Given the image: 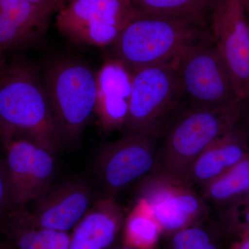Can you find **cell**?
<instances>
[{"mask_svg":"<svg viewBox=\"0 0 249 249\" xmlns=\"http://www.w3.org/2000/svg\"><path fill=\"white\" fill-rule=\"evenodd\" d=\"M111 249H137L134 248V247H130V246H128L127 245H124V243H123L122 242H116L115 245H114V247H112Z\"/></svg>","mask_w":249,"mask_h":249,"instance_id":"484cf974","label":"cell"},{"mask_svg":"<svg viewBox=\"0 0 249 249\" xmlns=\"http://www.w3.org/2000/svg\"><path fill=\"white\" fill-rule=\"evenodd\" d=\"M178 68L184 107H223L242 99L211 36L181 54Z\"/></svg>","mask_w":249,"mask_h":249,"instance_id":"8992f818","label":"cell"},{"mask_svg":"<svg viewBox=\"0 0 249 249\" xmlns=\"http://www.w3.org/2000/svg\"><path fill=\"white\" fill-rule=\"evenodd\" d=\"M121 232V242L137 249H155L162 234L150 210L140 201L124 219Z\"/></svg>","mask_w":249,"mask_h":249,"instance_id":"ffe728a7","label":"cell"},{"mask_svg":"<svg viewBox=\"0 0 249 249\" xmlns=\"http://www.w3.org/2000/svg\"><path fill=\"white\" fill-rule=\"evenodd\" d=\"M8 65L5 59L4 52L0 51V76H1L5 70L7 68Z\"/></svg>","mask_w":249,"mask_h":249,"instance_id":"d4e9b609","label":"cell"},{"mask_svg":"<svg viewBox=\"0 0 249 249\" xmlns=\"http://www.w3.org/2000/svg\"><path fill=\"white\" fill-rule=\"evenodd\" d=\"M247 194H248V198H249V190L247 192Z\"/></svg>","mask_w":249,"mask_h":249,"instance_id":"1f68e13d","label":"cell"},{"mask_svg":"<svg viewBox=\"0 0 249 249\" xmlns=\"http://www.w3.org/2000/svg\"><path fill=\"white\" fill-rule=\"evenodd\" d=\"M60 3L62 4V7L65 6V5L69 4V3L71 2L73 0H60Z\"/></svg>","mask_w":249,"mask_h":249,"instance_id":"f546056e","label":"cell"},{"mask_svg":"<svg viewBox=\"0 0 249 249\" xmlns=\"http://www.w3.org/2000/svg\"><path fill=\"white\" fill-rule=\"evenodd\" d=\"M0 249H8L7 246L3 240L2 237L0 235Z\"/></svg>","mask_w":249,"mask_h":249,"instance_id":"f1b7e54d","label":"cell"},{"mask_svg":"<svg viewBox=\"0 0 249 249\" xmlns=\"http://www.w3.org/2000/svg\"><path fill=\"white\" fill-rule=\"evenodd\" d=\"M201 196L209 206H220L249 190V157L201 187Z\"/></svg>","mask_w":249,"mask_h":249,"instance_id":"d6986e66","label":"cell"},{"mask_svg":"<svg viewBox=\"0 0 249 249\" xmlns=\"http://www.w3.org/2000/svg\"><path fill=\"white\" fill-rule=\"evenodd\" d=\"M28 1L40 10L42 14L51 18L55 12L62 8L60 0H27Z\"/></svg>","mask_w":249,"mask_h":249,"instance_id":"603a6c76","label":"cell"},{"mask_svg":"<svg viewBox=\"0 0 249 249\" xmlns=\"http://www.w3.org/2000/svg\"><path fill=\"white\" fill-rule=\"evenodd\" d=\"M29 139L55 154L62 146L42 79L32 66H8L0 76V139Z\"/></svg>","mask_w":249,"mask_h":249,"instance_id":"6da1fadb","label":"cell"},{"mask_svg":"<svg viewBox=\"0 0 249 249\" xmlns=\"http://www.w3.org/2000/svg\"><path fill=\"white\" fill-rule=\"evenodd\" d=\"M2 142L13 204L26 207L53 186L55 155L25 138L14 137Z\"/></svg>","mask_w":249,"mask_h":249,"instance_id":"8fae6325","label":"cell"},{"mask_svg":"<svg viewBox=\"0 0 249 249\" xmlns=\"http://www.w3.org/2000/svg\"><path fill=\"white\" fill-rule=\"evenodd\" d=\"M160 142L151 137L127 135L103 146L96 161L102 196L116 200L127 188L158 172Z\"/></svg>","mask_w":249,"mask_h":249,"instance_id":"ba28073f","label":"cell"},{"mask_svg":"<svg viewBox=\"0 0 249 249\" xmlns=\"http://www.w3.org/2000/svg\"><path fill=\"white\" fill-rule=\"evenodd\" d=\"M142 16L131 0H73L57 12L55 24L76 43L105 47Z\"/></svg>","mask_w":249,"mask_h":249,"instance_id":"52a82bcc","label":"cell"},{"mask_svg":"<svg viewBox=\"0 0 249 249\" xmlns=\"http://www.w3.org/2000/svg\"><path fill=\"white\" fill-rule=\"evenodd\" d=\"M161 249H223L219 231L209 218L165 234Z\"/></svg>","mask_w":249,"mask_h":249,"instance_id":"44dd1931","label":"cell"},{"mask_svg":"<svg viewBox=\"0 0 249 249\" xmlns=\"http://www.w3.org/2000/svg\"><path fill=\"white\" fill-rule=\"evenodd\" d=\"M244 7H245L246 16H247V22L249 27V0H242Z\"/></svg>","mask_w":249,"mask_h":249,"instance_id":"4316f807","label":"cell"},{"mask_svg":"<svg viewBox=\"0 0 249 249\" xmlns=\"http://www.w3.org/2000/svg\"><path fill=\"white\" fill-rule=\"evenodd\" d=\"M28 217L36 225L69 232L76 227L94 204L95 193L91 183L74 178L53 186L37 200Z\"/></svg>","mask_w":249,"mask_h":249,"instance_id":"7c38bea8","label":"cell"},{"mask_svg":"<svg viewBox=\"0 0 249 249\" xmlns=\"http://www.w3.org/2000/svg\"><path fill=\"white\" fill-rule=\"evenodd\" d=\"M236 249H249V239L244 241Z\"/></svg>","mask_w":249,"mask_h":249,"instance_id":"83f0119b","label":"cell"},{"mask_svg":"<svg viewBox=\"0 0 249 249\" xmlns=\"http://www.w3.org/2000/svg\"><path fill=\"white\" fill-rule=\"evenodd\" d=\"M14 207L4 158L0 155V221Z\"/></svg>","mask_w":249,"mask_h":249,"instance_id":"7402d4cb","label":"cell"},{"mask_svg":"<svg viewBox=\"0 0 249 249\" xmlns=\"http://www.w3.org/2000/svg\"><path fill=\"white\" fill-rule=\"evenodd\" d=\"M209 19L211 40L239 96L249 103V27L242 0H213Z\"/></svg>","mask_w":249,"mask_h":249,"instance_id":"30bf717a","label":"cell"},{"mask_svg":"<svg viewBox=\"0 0 249 249\" xmlns=\"http://www.w3.org/2000/svg\"><path fill=\"white\" fill-rule=\"evenodd\" d=\"M132 73L118 60L106 62L96 73L94 113L103 129L122 128L127 117Z\"/></svg>","mask_w":249,"mask_h":249,"instance_id":"4fadbf2b","label":"cell"},{"mask_svg":"<svg viewBox=\"0 0 249 249\" xmlns=\"http://www.w3.org/2000/svg\"><path fill=\"white\" fill-rule=\"evenodd\" d=\"M136 188L137 201L148 208L163 235L210 217V206L200 193L159 172L143 178Z\"/></svg>","mask_w":249,"mask_h":249,"instance_id":"9c48e42d","label":"cell"},{"mask_svg":"<svg viewBox=\"0 0 249 249\" xmlns=\"http://www.w3.org/2000/svg\"><path fill=\"white\" fill-rule=\"evenodd\" d=\"M210 36L209 26L206 24L142 16L131 21L111 45L115 60L134 73L173 61Z\"/></svg>","mask_w":249,"mask_h":249,"instance_id":"3957f363","label":"cell"},{"mask_svg":"<svg viewBox=\"0 0 249 249\" xmlns=\"http://www.w3.org/2000/svg\"><path fill=\"white\" fill-rule=\"evenodd\" d=\"M245 220L246 223H247V224L249 226V209L248 210V211H247V214H246Z\"/></svg>","mask_w":249,"mask_h":249,"instance_id":"4dcf8cb0","label":"cell"},{"mask_svg":"<svg viewBox=\"0 0 249 249\" xmlns=\"http://www.w3.org/2000/svg\"><path fill=\"white\" fill-rule=\"evenodd\" d=\"M247 103L213 108L185 107L174 119L159 147V173L187 183L197 157L242 121Z\"/></svg>","mask_w":249,"mask_h":249,"instance_id":"7a4b0ae2","label":"cell"},{"mask_svg":"<svg viewBox=\"0 0 249 249\" xmlns=\"http://www.w3.org/2000/svg\"><path fill=\"white\" fill-rule=\"evenodd\" d=\"M143 16L186 19L209 25L208 15L213 0H131Z\"/></svg>","mask_w":249,"mask_h":249,"instance_id":"ac0fdd59","label":"cell"},{"mask_svg":"<svg viewBox=\"0 0 249 249\" xmlns=\"http://www.w3.org/2000/svg\"><path fill=\"white\" fill-rule=\"evenodd\" d=\"M51 18L27 0H0V51L35 43L44 35Z\"/></svg>","mask_w":249,"mask_h":249,"instance_id":"9a60e30c","label":"cell"},{"mask_svg":"<svg viewBox=\"0 0 249 249\" xmlns=\"http://www.w3.org/2000/svg\"><path fill=\"white\" fill-rule=\"evenodd\" d=\"M184 107L178 58L132 73V91L123 136L160 139Z\"/></svg>","mask_w":249,"mask_h":249,"instance_id":"277c9868","label":"cell"},{"mask_svg":"<svg viewBox=\"0 0 249 249\" xmlns=\"http://www.w3.org/2000/svg\"><path fill=\"white\" fill-rule=\"evenodd\" d=\"M244 118H246L245 127H240L247 140L249 139V103H247V109H246L245 114H244Z\"/></svg>","mask_w":249,"mask_h":249,"instance_id":"cb8c5ba5","label":"cell"},{"mask_svg":"<svg viewBox=\"0 0 249 249\" xmlns=\"http://www.w3.org/2000/svg\"><path fill=\"white\" fill-rule=\"evenodd\" d=\"M0 235L8 249H69L70 234L36 225L25 207H14L0 221Z\"/></svg>","mask_w":249,"mask_h":249,"instance_id":"e0dca14e","label":"cell"},{"mask_svg":"<svg viewBox=\"0 0 249 249\" xmlns=\"http://www.w3.org/2000/svg\"><path fill=\"white\" fill-rule=\"evenodd\" d=\"M245 134L240 124L209 145L192 166L187 183L200 188L247 157Z\"/></svg>","mask_w":249,"mask_h":249,"instance_id":"2e32d148","label":"cell"},{"mask_svg":"<svg viewBox=\"0 0 249 249\" xmlns=\"http://www.w3.org/2000/svg\"><path fill=\"white\" fill-rule=\"evenodd\" d=\"M124 222V213L116 201L101 196L73 228L69 249H111Z\"/></svg>","mask_w":249,"mask_h":249,"instance_id":"5bb4252c","label":"cell"},{"mask_svg":"<svg viewBox=\"0 0 249 249\" xmlns=\"http://www.w3.org/2000/svg\"><path fill=\"white\" fill-rule=\"evenodd\" d=\"M42 81L62 145L76 142L94 112L96 73L79 60L56 58L46 67Z\"/></svg>","mask_w":249,"mask_h":249,"instance_id":"5b68a950","label":"cell"}]
</instances>
